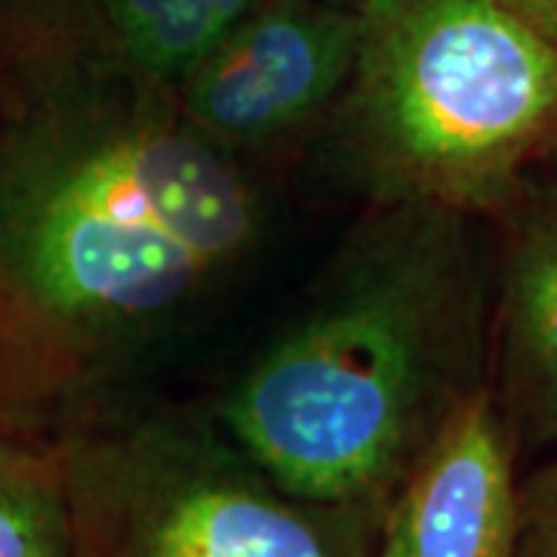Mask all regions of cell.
<instances>
[{
    "label": "cell",
    "mask_w": 557,
    "mask_h": 557,
    "mask_svg": "<svg viewBox=\"0 0 557 557\" xmlns=\"http://www.w3.org/2000/svg\"><path fill=\"white\" fill-rule=\"evenodd\" d=\"M267 230L245 161L100 16L0 35V431L50 437L137 387Z\"/></svg>",
    "instance_id": "obj_1"
},
{
    "label": "cell",
    "mask_w": 557,
    "mask_h": 557,
    "mask_svg": "<svg viewBox=\"0 0 557 557\" xmlns=\"http://www.w3.org/2000/svg\"><path fill=\"white\" fill-rule=\"evenodd\" d=\"M465 214L372 205L214 403L288 493L384 515L480 381V285Z\"/></svg>",
    "instance_id": "obj_2"
},
{
    "label": "cell",
    "mask_w": 557,
    "mask_h": 557,
    "mask_svg": "<svg viewBox=\"0 0 557 557\" xmlns=\"http://www.w3.org/2000/svg\"><path fill=\"white\" fill-rule=\"evenodd\" d=\"M329 156L372 205L502 211L557 149V44L505 0H366Z\"/></svg>",
    "instance_id": "obj_3"
},
{
    "label": "cell",
    "mask_w": 557,
    "mask_h": 557,
    "mask_svg": "<svg viewBox=\"0 0 557 557\" xmlns=\"http://www.w3.org/2000/svg\"><path fill=\"white\" fill-rule=\"evenodd\" d=\"M50 440L75 557H375L379 511L288 493L211 409L131 387Z\"/></svg>",
    "instance_id": "obj_4"
},
{
    "label": "cell",
    "mask_w": 557,
    "mask_h": 557,
    "mask_svg": "<svg viewBox=\"0 0 557 557\" xmlns=\"http://www.w3.org/2000/svg\"><path fill=\"white\" fill-rule=\"evenodd\" d=\"M362 10L267 0L174 87L183 115L230 152L267 149L325 121L357 60Z\"/></svg>",
    "instance_id": "obj_5"
},
{
    "label": "cell",
    "mask_w": 557,
    "mask_h": 557,
    "mask_svg": "<svg viewBox=\"0 0 557 557\" xmlns=\"http://www.w3.org/2000/svg\"><path fill=\"white\" fill-rule=\"evenodd\" d=\"M518 437L483 381L458 399L381 515L375 557H515Z\"/></svg>",
    "instance_id": "obj_6"
},
{
    "label": "cell",
    "mask_w": 557,
    "mask_h": 557,
    "mask_svg": "<svg viewBox=\"0 0 557 557\" xmlns=\"http://www.w3.org/2000/svg\"><path fill=\"white\" fill-rule=\"evenodd\" d=\"M502 260L496 397L515 437L557 443V186L520 193Z\"/></svg>",
    "instance_id": "obj_7"
},
{
    "label": "cell",
    "mask_w": 557,
    "mask_h": 557,
    "mask_svg": "<svg viewBox=\"0 0 557 557\" xmlns=\"http://www.w3.org/2000/svg\"><path fill=\"white\" fill-rule=\"evenodd\" d=\"M267 0H100V22L119 57L152 81H177Z\"/></svg>",
    "instance_id": "obj_8"
},
{
    "label": "cell",
    "mask_w": 557,
    "mask_h": 557,
    "mask_svg": "<svg viewBox=\"0 0 557 557\" xmlns=\"http://www.w3.org/2000/svg\"><path fill=\"white\" fill-rule=\"evenodd\" d=\"M0 557H75L60 456L50 437L0 431Z\"/></svg>",
    "instance_id": "obj_9"
},
{
    "label": "cell",
    "mask_w": 557,
    "mask_h": 557,
    "mask_svg": "<svg viewBox=\"0 0 557 557\" xmlns=\"http://www.w3.org/2000/svg\"><path fill=\"white\" fill-rule=\"evenodd\" d=\"M515 557H557V458L520 480V530Z\"/></svg>",
    "instance_id": "obj_10"
},
{
    "label": "cell",
    "mask_w": 557,
    "mask_h": 557,
    "mask_svg": "<svg viewBox=\"0 0 557 557\" xmlns=\"http://www.w3.org/2000/svg\"><path fill=\"white\" fill-rule=\"evenodd\" d=\"M100 0H0V35L97 20Z\"/></svg>",
    "instance_id": "obj_11"
},
{
    "label": "cell",
    "mask_w": 557,
    "mask_h": 557,
    "mask_svg": "<svg viewBox=\"0 0 557 557\" xmlns=\"http://www.w3.org/2000/svg\"><path fill=\"white\" fill-rule=\"evenodd\" d=\"M523 20L557 44V0H505Z\"/></svg>",
    "instance_id": "obj_12"
},
{
    "label": "cell",
    "mask_w": 557,
    "mask_h": 557,
    "mask_svg": "<svg viewBox=\"0 0 557 557\" xmlns=\"http://www.w3.org/2000/svg\"><path fill=\"white\" fill-rule=\"evenodd\" d=\"M332 3H341V7H362V3H366V0H332Z\"/></svg>",
    "instance_id": "obj_13"
}]
</instances>
